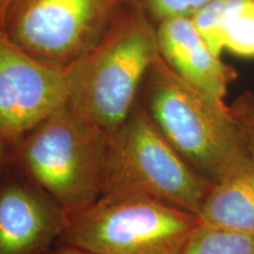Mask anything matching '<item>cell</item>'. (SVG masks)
Segmentation results:
<instances>
[{"label": "cell", "instance_id": "obj_4", "mask_svg": "<svg viewBox=\"0 0 254 254\" xmlns=\"http://www.w3.org/2000/svg\"><path fill=\"white\" fill-rule=\"evenodd\" d=\"M198 215L141 194L101 195L68 218L59 244L88 254H183Z\"/></svg>", "mask_w": 254, "mask_h": 254}, {"label": "cell", "instance_id": "obj_8", "mask_svg": "<svg viewBox=\"0 0 254 254\" xmlns=\"http://www.w3.org/2000/svg\"><path fill=\"white\" fill-rule=\"evenodd\" d=\"M68 215L13 166L0 171V254H46L58 245Z\"/></svg>", "mask_w": 254, "mask_h": 254}, {"label": "cell", "instance_id": "obj_16", "mask_svg": "<svg viewBox=\"0 0 254 254\" xmlns=\"http://www.w3.org/2000/svg\"><path fill=\"white\" fill-rule=\"evenodd\" d=\"M11 144L8 140L0 136V171L5 167L9 160V152H11Z\"/></svg>", "mask_w": 254, "mask_h": 254}, {"label": "cell", "instance_id": "obj_13", "mask_svg": "<svg viewBox=\"0 0 254 254\" xmlns=\"http://www.w3.org/2000/svg\"><path fill=\"white\" fill-rule=\"evenodd\" d=\"M237 0H212L190 18L193 25L215 55L225 50V26L228 12Z\"/></svg>", "mask_w": 254, "mask_h": 254}, {"label": "cell", "instance_id": "obj_7", "mask_svg": "<svg viewBox=\"0 0 254 254\" xmlns=\"http://www.w3.org/2000/svg\"><path fill=\"white\" fill-rule=\"evenodd\" d=\"M71 68L34 59L0 27V136L14 142L66 104Z\"/></svg>", "mask_w": 254, "mask_h": 254}, {"label": "cell", "instance_id": "obj_17", "mask_svg": "<svg viewBox=\"0 0 254 254\" xmlns=\"http://www.w3.org/2000/svg\"><path fill=\"white\" fill-rule=\"evenodd\" d=\"M46 254H88V253L84 252V251H81L79 249H75V247H73V246L59 244V245L53 247V249Z\"/></svg>", "mask_w": 254, "mask_h": 254}, {"label": "cell", "instance_id": "obj_14", "mask_svg": "<svg viewBox=\"0 0 254 254\" xmlns=\"http://www.w3.org/2000/svg\"><path fill=\"white\" fill-rule=\"evenodd\" d=\"M155 25L176 18H192L212 0H136Z\"/></svg>", "mask_w": 254, "mask_h": 254}, {"label": "cell", "instance_id": "obj_2", "mask_svg": "<svg viewBox=\"0 0 254 254\" xmlns=\"http://www.w3.org/2000/svg\"><path fill=\"white\" fill-rule=\"evenodd\" d=\"M138 101L178 153L209 183L221 180L252 153L230 106L180 78L160 55Z\"/></svg>", "mask_w": 254, "mask_h": 254}, {"label": "cell", "instance_id": "obj_18", "mask_svg": "<svg viewBox=\"0 0 254 254\" xmlns=\"http://www.w3.org/2000/svg\"><path fill=\"white\" fill-rule=\"evenodd\" d=\"M9 0H0V26H1L2 21V15H4V12L6 9V6H7Z\"/></svg>", "mask_w": 254, "mask_h": 254}, {"label": "cell", "instance_id": "obj_10", "mask_svg": "<svg viewBox=\"0 0 254 254\" xmlns=\"http://www.w3.org/2000/svg\"><path fill=\"white\" fill-rule=\"evenodd\" d=\"M201 224L254 238V152L212 184L200 211Z\"/></svg>", "mask_w": 254, "mask_h": 254}, {"label": "cell", "instance_id": "obj_6", "mask_svg": "<svg viewBox=\"0 0 254 254\" xmlns=\"http://www.w3.org/2000/svg\"><path fill=\"white\" fill-rule=\"evenodd\" d=\"M124 0H9L1 27L34 59L68 69L101 40Z\"/></svg>", "mask_w": 254, "mask_h": 254}, {"label": "cell", "instance_id": "obj_1", "mask_svg": "<svg viewBox=\"0 0 254 254\" xmlns=\"http://www.w3.org/2000/svg\"><path fill=\"white\" fill-rule=\"evenodd\" d=\"M158 57L157 25L136 0H124L97 46L71 67L66 105L112 135L138 104Z\"/></svg>", "mask_w": 254, "mask_h": 254}, {"label": "cell", "instance_id": "obj_15", "mask_svg": "<svg viewBox=\"0 0 254 254\" xmlns=\"http://www.w3.org/2000/svg\"><path fill=\"white\" fill-rule=\"evenodd\" d=\"M230 109L239 123L251 150L254 152V95L243 94L232 104Z\"/></svg>", "mask_w": 254, "mask_h": 254}, {"label": "cell", "instance_id": "obj_11", "mask_svg": "<svg viewBox=\"0 0 254 254\" xmlns=\"http://www.w3.org/2000/svg\"><path fill=\"white\" fill-rule=\"evenodd\" d=\"M183 254H254V238L200 222Z\"/></svg>", "mask_w": 254, "mask_h": 254}, {"label": "cell", "instance_id": "obj_5", "mask_svg": "<svg viewBox=\"0 0 254 254\" xmlns=\"http://www.w3.org/2000/svg\"><path fill=\"white\" fill-rule=\"evenodd\" d=\"M211 186L168 142L139 101L111 135L103 195L141 194L199 217Z\"/></svg>", "mask_w": 254, "mask_h": 254}, {"label": "cell", "instance_id": "obj_3", "mask_svg": "<svg viewBox=\"0 0 254 254\" xmlns=\"http://www.w3.org/2000/svg\"><path fill=\"white\" fill-rule=\"evenodd\" d=\"M111 135L63 105L11 144L9 163L69 217L103 195Z\"/></svg>", "mask_w": 254, "mask_h": 254}, {"label": "cell", "instance_id": "obj_9", "mask_svg": "<svg viewBox=\"0 0 254 254\" xmlns=\"http://www.w3.org/2000/svg\"><path fill=\"white\" fill-rule=\"evenodd\" d=\"M159 55L183 78L215 100L225 103L237 73L215 55L190 18H176L157 25Z\"/></svg>", "mask_w": 254, "mask_h": 254}, {"label": "cell", "instance_id": "obj_12", "mask_svg": "<svg viewBox=\"0 0 254 254\" xmlns=\"http://www.w3.org/2000/svg\"><path fill=\"white\" fill-rule=\"evenodd\" d=\"M225 50L254 58V0H237L225 26Z\"/></svg>", "mask_w": 254, "mask_h": 254}]
</instances>
